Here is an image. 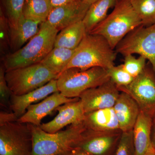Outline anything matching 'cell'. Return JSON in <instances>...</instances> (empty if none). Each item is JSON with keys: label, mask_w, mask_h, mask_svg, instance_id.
Returning <instances> with one entry per match:
<instances>
[{"label": "cell", "mask_w": 155, "mask_h": 155, "mask_svg": "<svg viewBox=\"0 0 155 155\" xmlns=\"http://www.w3.org/2000/svg\"><path fill=\"white\" fill-rule=\"evenodd\" d=\"M58 31L47 21L41 23L38 32L26 44L5 56L6 71L40 63L54 48Z\"/></svg>", "instance_id": "cell-1"}, {"label": "cell", "mask_w": 155, "mask_h": 155, "mask_svg": "<svg viewBox=\"0 0 155 155\" xmlns=\"http://www.w3.org/2000/svg\"><path fill=\"white\" fill-rule=\"evenodd\" d=\"M143 23L128 0H120L113 11L89 34L105 38L111 48L116 46L129 32Z\"/></svg>", "instance_id": "cell-2"}, {"label": "cell", "mask_w": 155, "mask_h": 155, "mask_svg": "<svg viewBox=\"0 0 155 155\" xmlns=\"http://www.w3.org/2000/svg\"><path fill=\"white\" fill-rule=\"evenodd\" d=\"M116 54L103 37L86 34L65 70L70 68L86 70L94 67L107 69L115 65Z\"/></svg>", "instance_id": "cell-3"}, {"label": "cell", "mask_w": 155, "mask_h": 155, "mask_svg": "<svg viewBox=\"0 0 155 155\" xmlns=\"http://www.w3.org/2000/svg\"><path fill=\"white\" fill-rule=\"evenodd\" d=\"M29 124L33 138L32 155H57L71 150L86 129L83 122L51 134L42 130L39 126Z\"/></svg>", "instance_id": "cell-4"}, {"label": "cell", "mask_w": 155, "mask_h": 155, "mask_svg": "<svg viewBox=\"0 0 155 155\" xmlns=\"http://www.w3.org/2000/svg\"><path fill=\"white\" fill-rule=\"evenodd\" d=\"M109 80L107 70L101 67L86 70L69 68L61 72L57 78L58 90L68 98L79 97L85 91L99 86Z\"/></svg>", "instance_id": "cell-5"}, {"label": "cell", "mask_w": 155, "mask_h": 155, "mask_svg": "<svg viewBox=\"0 0 155 155\" xmlns=\"http://www.w3.org/2000/svg\"><path fill=\"white\" fill-rule=\"evenodd\" d=\"M53 73L41 63L6 71L5 78L12 94L21 95L57 79Z\"/></svg>", "instance_id": "cell-6"}, {"label": "cell", "mask_w": 155, "mask_h": 155, "mask_svg": "<svg viewBox=\"0 0 155 155\" xmlns=\"http://www.w3.org/2000/svg\"><path fill=\"white\" fill-rule=\"evenodd\" d=\"M30 125L18 121L0 125V155H32Z\"/></svg>", "instance_id": "cell-7"}, {"label": "cell", "mask_w": 155, "mask_h": 155, "mask_svg": "<svg viewBox=\"0 0 155 155\" xmlns=\"http://www.w3.org/2000/svg\"><path fill=\"white\" fill-rule=\"evenodd\" d=\"M117 54L125 57L138 54L148 61L155 73V24L141 25L129 32L116 46Z\"/></svg>", "instance_id": "cell-8"}, {"label": "cell", "mask_w": 155, "mask_h": 155, "mask_svg": "<svg viewBox=\"0 0 155 155\" xmlns=\"http://www.w3.org/2000/svg\"><path fill=\"white\" fill-rule=\"evenodd\" d=\"M118 88L132 97L140 110L153 116L155 111V73L150 62L130 84Z\"/></svg>", "instance_id": "cell-9"}, {"label": "cell", "mask_w": 155, "mask_h": 155, "mask_svg": "<svg viewBox=\"0 0 155 155\" xmlns=\"http://www.w3.org/2000/svg\"><path fill=\"white\" fill-rule=\"evenodd\" d=\"M122 133L120 130L99 131L86 128L73 149H80L93 155H114Z\"/></svg>", "instance_id": "cell-10"}, {"label": "cell", "mask_w": 155, "mask_h": 155, "mask_svg": "<svg viewBox=\"0 0 155 155\" xmlns=\"http://www.w3.org/2000/svg\"><path fill=\"white\" fill-rule=\"evenodd\" d=\"M120 92L110 80L99 86L89 89L79 97L85 114L106 108H113Z\"/></svg>", "instance_id": "cell-11"}, {"label": "cell", "mask_w": 155, "mask_h": 155, "mask_svg": "<svg viewBox=\"0 0 155 155\" xmlns=\"http://www.w3.org/2000/svg\"><path fill=\"white\" fill-rule=\"evenodd\" d=\"M55 110L58 114L53 120L39 126L48 133H56L67 125L81 124L85 117V112L79 98L59 106Z\"/></svg>", "instance_id": "cell-12"}, {"label": "cell", "mask_w": 155, "mask_h": 155, "mask_svg": "<svg viewBox=\"0 0 155 155\" xmlns=\"http://www.w3.org/2000/svg\"><path fill=\"white\" fill-rule=\"evenodd\" d=\"M90 6L83 0H79L53 8L47 21L60 31L82 21Z\"/></svg>", "instance_id": "cell-13"}, {"label": "cell", "mask_w": 155, "mask_h": 155, "mask_svg": "<svg viewBox=\"0 0 155 155\" xmlns=\"http://www.w3.org/2000/svg\"><path fill=\"white\" fill-rule=\"evenodd\" d=\"M79 97L68 98L60 92L54 93L38 104L28 107L25 114L18 119L20 123H28L39 126L42 119L65 103L75 101Z\"/></svg>", "instance_id": "cell-14"}, {"label": "cell", "mask_w": 155, "mask_h": 155, "mask_svg": "<svg viewBox=\"0 0 155 155\" xmlns=\"http://www.w3.org/2000/svg\"><path fill=\"white\" fill-rule=\"evenodd\" d=\"M59 91L57 79H53L45 85L25 94L21 95L12 94L10 101V110L19 119L25 114L31 105Z\"/></svg>", "instance_id": "cell-15"}, {"label": "cell", "mask_w": 155, "mask_h": 155, "mask_svg": "<svg viewBox=\"0 0 155 155\" xmlns=\"http://www.w3.org/2000/svg\"><path fill=\"white\" fill-rule=\"evenodd\" d=\"M113 108L120 130L125 132L133 130L140 111L135 100L126 93L120 92Z\"/></svg>", "instance_id": "cell-16"}, {"label": "cell", "mask_w": 155, "mask_h": 155, "mask_svg": "<svg viewBox=\"0 0 155 155\" xmlns=\"http://www.w3.org/2000/svg\"><path fill=\"white\" fill-rule=\"evenodd\" d=\"M41 22L21 15L15 28L9 27V42L11 52L18 51L38 32Z\"/></svg>", "instance_id": "cell-17"}, {"label": "cell", "mask_w": 155, "mask_h": 155, "mask_svg": "<svg viewBox=\"0 0 155 155\" xmlns=\"http://www.w3.org/2000/svg\"><path fill=\"white\" fill-rule=\"evenodd\" d=\"M152 115L140 110L133 130L135 155H144L152 145Z\"/></svg>", "instance_id": "cell-18"}, {"label": "cell", "mask_w": 155, "mask_h": 155, "mask_svg": "<svg viewBox=\"0 0 155 155\" xmlns=\"http://www.w3.org/2000/svg\"><path fill=\"white\" fill-rule=\"evenodd\" d=\"M83 124L87 129L95 130H120L113 107L101 109L85 114Z\"/></svg>", "instance_id": "cell-19"}, {"label": "cell", "mask_w": 155, "mask_h": 155, "mask_svg": "<svg viewBox=\"0 0 155 155\" xmlns=\"http://www.w3.org/2000/svg\"><path fill=\"white\" fill-rule=\"evenodd\" d=\"M86 34V28L83 20L69 25L58 34L54 47L75 49L80 44Z\"/></svg>", "instance_id": "cell-20"}, {"label": "cell", "mask_w": 155, "mask_h": 155, "mask_svg": "<svg viewBox=\"0 0 155 155\" xmlns=\"http://www.w3.org/2000/svg\"><path fill=\"white\" fill-rule=\"evenodd\" d=\"M120 0H98L90 6L83 22L87 34L89 33L95 27L103 21L110 9L114 8Z\"/></svg>", "instance_id": "cell-21"}, {"label": "cell", "mask_w": 155, "mask_h": 155, "mask_svg": "<svg viewBox=\"0 0 155 155\" xmlns=\"http://www.w3.org/2000/svg\"><path fill=\"white\" fill-rule=\"evenodd\" d=\"M75 49L54 47L40 63L58 76L67 68Z\"/></svg>", "instance_id": "cell-22"}, {"label": "cell", "mask_w": 155, "mask_h": 155, "mask_svg": "<svg viewBox=\"0 0 155 155\" xmlns=\"http://www.w3.org/2000/svg\"><path fill=\"white\" fill-rule=\"evenodd\" d=\"M52 9L51 0H25L22 14L27 19L42 23Z\"/></svg>", "instance_id": "cell-23"}, {"label": "cell", "mask_w": 155, "mask_h": 155, "mask_svg": "<svg viewBox=\"0 0 155 155\" xmlns=\"http://www.w3.org/2000/svg\"><path fill=\"white\" fill-rule=\"evenodd\" d=\"M142 22L143 25L155 24V0H128Z\"/></svg>", "instance_id": "cell-24"}, {"label": "cell", "mask_w": 155, "mask_h": 155, "mask_svg": "<svg viewBox=\"0 0 155 155\" xmlns=\"http://www.w3.org/2000/svg\"><path fill=\"white\" fill-rule=\"evenodd\" d=\"M25 0H4V5L9 27L14 28L17 26L22 15Z\"/></svg>", "instance_id": "cell-25"}, {"label": "cell", "mask_w": 155, "mask_h": 155, "mask_svg": "<svg viewBox=\"0 0 155 155\" xmlns=\"http://www.w3.org/2000/svg\"><path fill=\"white\" fill-rule=\"evenodd\" d=\"M107 70L110 79L117 87L127 86L134 78L125 71L122 64L117 66L114 65Z\"/></svg>", "instance_id": "cell-26"}, {"label": "cell", "mask_w": 155, "mask_h": 155, "mask_svg": "<svg viewBox=\"0 0 155 155\" xmlns=\"http://www.w3.org/2000/svg\"><path fill=\"white\" fill-rule=\"evenodd\" d=\"M147 59L142 56L136 58L132 54L125 56L123 68L134 78L136 77L143 71L146 66Z\"/></svg>", "instance_id": "cell-27"}, {"label": "cell", "mask_w": 155, "mask_h": 155, "mask_svg": "<svg viewBox=\"0 0 155 155\" xmlns=\"http://www.w3.org/2000/svg\"><path fill=\"white\" fill-rule=\"evenodd\" d=\"M133 131L122 132L114 155H134Z\"/></svg>", "instance_id": "cell-28"}, {"label": "cell", "mask_w": 155, "mask_h": 155, "mask_svg": "<svg viewBox=\"0 0 155 155\" xmlns=\"http://www.w3.org/2000/svg\"><path fill=\"white\" fill-rule=\"evenodd\" d=\"M5 72V69L2 64L0 67V105L5 110H10L12 93L6 80Z\"/></svg>", "instance_id": "cell-29"}, {"label": "cell", "mask_w": 155, "mask_h": 155, "mask_svg": "<svg viewBox=\"0 0 155 155\" xmlns=\"http://www.w3.org/2000/svg\"><path fill=\"white\" fill-rule=\"evenodd\" d=\"M1 48L5 51L9 47L10 49L9 42V25L7 17L5 16L3 11L1 9Z\"/></svg>", "instance_id": "cell-30"}, {"label": "cell", "mask_w": 155, "mask_h": 155, "mask_svg": "<svg viewBox=\"0 0 155 155\" xmlns=\"http://www.w3.org/2000/svg\"><path fill=\"white\" fill-rule=\"evenodd\" d=\"M18 117L12 112L1 111L0 113V125L18 121Z\"/></svg>", "instance_id": "cell-31"}, {"label": "cell", "mask_w": 155, "mask_h": 155, "mask_svg": "<svg viewBox=\"0 0 155 155\" xmlns=\"http://www.w3.org/2000/svg\"><path fill=\"white\" fill-rule=\"evenodd\" d=\"M78 1H79V0H51V2L53 8L58 6L66 5L68 3Z\"/></svg>", "instance_id": "cell-32"}, {"label": "cell", "mask_w": 155, "mask_h": 155, "mask_svg": "<svg viewBox=\"0 0 155 155\" xmlns=\"http://www.w3.org/2000/svg\"><path fill=\"white\" fill-rule=\"evenodd\" d=\"M151 142L153 145L155 147V111L152 119Z\"/></svg>", "instance_id": "cell-33"}, {"label": "cell", "mask_w": 155, "mask_h": 155, "mask_svg": "<svg viewBox=\"0 0 155 155\" xmlns=\"http://www.w3.org/2000/svg\"><path fill=\"white\" fill-rule=\"evenodd\" d=\"M72 155H93L85 151L78 148H73L71 150Z\"/></svg>", "instance_id": "cell-34"}, {"label": "cell", "mask_w": 155, "mask_h": 155, "mask_svg": "<svg viewBox=\"0 0 155 155\" xmlns=\"http://www.w3.org/2000/svg\"><path fill=\"white\" fill-rule=\"evenodd\" d=\"M144 155H155V147L152 143Z\"/></svg>", "instance_id": "cell-35"}, {"label": "cell", "mask_w": 155, "mask_h": 155, "mask_svg": "<svg viewBox=\"0 0 155 155\" xmlns=\"http://www.w3.org/2000/svg\"><path fill=\"white\" fill-rule=\"evenodd\" d=\"M85 3L90 5H91L92 4H93L98 0H83Z\"/></svg>", "instance_id": "cell-36"}, {"label": "cell", "mask_w": 155, "mask_h": 155, "mask_svg": "<svg viewBox=\"0 0 155 155\" xmlns=\"http://www.w3.org/2000/svg\"><path fill=\"white\" fill-rule=\"evenodd\" d=\"M71 150L69 151L66 152L62 153L59 154L57 155H72Z\"/></svg>", "instance_id": "cell-37"}]
</instances>
